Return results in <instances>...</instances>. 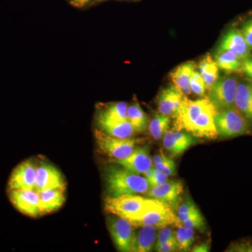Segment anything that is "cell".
<instances>
[{"label":"cell","instance_id":"cell-1","mask_svg":"<svg viewBox=\"0 0 252 252\" xmlns=\"http://www.w3.org/2000/svg\"><path fill=\"white\" fill-rule=\"evenodd\" d=\"M104 179L107 193L110 197L145 194L150 188L146 177L116 165H109L106 167Z\"/></svg>","mask_w":252,"mask_h":252},{"label":"cell","instance_id":"cell-2","mask_svg":"<svg viewBox=\"0 0 252 252\" xmlns=\"http://www.w3.org/2000/svg\"><path fill=\"white\" fill-rule=\"evenodd\" d=\"M130 222L136 227L153 225L161 228L170 225H179L178 219L171 207L154 198H149L144 211Z\"/></svg>","mask_w":252,"mask_h":252},{"label":"cell","instance_id":"cell-3","mask_svg":"<svg viewBox=\"0 0 252 252\" xmlns=\"http://www.w3.org/2000/svg\"><path fill=\"white\" fill-rule=\"evenodd\" d=\"M149 198L137 195H122L108 196L104 202L106 212L126 220H134L144 211Z\"/></svg>","mask_w":252,"mask_h":252},{"label":"cell","instance_id":"cell-4","mask_svg":"<svg viewBox=\"0 0 252 252\" xmlns=\"http://www.w3.org/2000/svg\"><path fill=\"white\" fill-rule=\"evenodd\" d=\"M96 144L100 153L113 160H122L128 157L135 149L138 141L134 138H119L101 130L94 132Z\"/></svg>","mask_w":252,"mask_h":252},{"label":"cell","instance_id":"cell-5","mask_svg":"<svg viewBox=\"0 0 252 252\" xmlns=\"http://www.w3.org/2000/svg\"><path fill=\"white\" fill-rule=\"evenodd\" d=\"M215 122L217 132L222 137H236L249 132V126L245 116L235 106L218 111Z\"/></svg>","mask_w":252,"mask_h":252},{"label":"cell","instance_id":"cell-6","mask_svg":"<svg viewBox=\"0 0 252 252\" xmlns=\"http://www.w3.org/2000/svg\"><path fill=\"white\" fill-rule=\"evenodd\" d=\"M109 233L119 251L131 252L135 235V225L123 217H109L107 220Z\"/></svg>","mask_w":252,"mask_h":252},{"label":"cell","instance_id":"cell-7","mask_svg":"<svg viewBox=\"0 0 252 252\" xmlns=\"http://www.w3.org/2000/svg\"><path fill=\"white\" fill-rule=\"evenodd\" d=\"M238 85V80L233 77L223 78L214 84L209 99L217 111L234 107Z\"/></svg>","mask_w":252,"mask_h":252},{"label":"cell","instance_id":"cell-8","mask_svg":"<svg viewBox=\"0 0 252 252\" xmlns=\"http://www.w3.org/2000/svg\"><path fill=\"white\" fill-rule=\"evenodd\" d=\"M66 189V182L62 173L54 165L41 160L36 167L34 190L40 193L49 189Z\"/></svg>","mask_w":252,"mask_h":252},{"label":"cell","instance_id":"cell-9","mask_svg":"<svg viewBox=\"0 0 252 252\" xmlns=\"http://www.w3.org/2000/svg\"><path fill=\"white\" fill-rule=\"evenodd\" d=\"M9 200L20 212L31 217L41 216L39 193L34 189H21L9 191Z\"/></svg>","mask_w":252,"mask_h":252},{"label":"cell","instance_id":"cell-10","mask_svg":"<svg viewBox=\"0 0 252 252\" xmlns=\"http://www.w3.org/2000/svg\"><path fill=\"white\" fill-rule=\"evenodd\" d=\"M37 163L28 159L15 167L8 182V190L34 189L35 186Z\"/></svg>","mask_w":252,"mask_h":252},{"label":"cell","instance_id":"cell-11","mask_svg":"<svg viewBox=\"0 0 252 252\" xmlns=\"http://www.w3.org/2000/svg\"><path fill=\"white\" fill-rule=\"evenodd\" d=\"M217 112L213 104L209 105L192 123L187 132L200 138H216L219 135L215 122Z\"/></svg>","mask_w":252,"mask_h":252},{"label":"cell","instance_id":"cell-12","mask_svg":"<svg viewBox=\"0 0 252 252\" xmlns=\"http://www.w3.org/2000/svg\"><path fill=\"white\" fill-rule=\"evenodd\" d=\"M184 187L180 181H167L162 185L150 187L147 194L151 198L157 199L169 205L172 210L178 207Z\"/></svg>","mask_w":252,"mask_h":252},{"label":"cell","instance_id":"cell-13","mask_svg":"<svg viewBox=\"0 0 252 252\" xmlns=\"http://www.w3.org/2000/svg\"><path fill=\"white\" fill-rule=\"evenodd\" d=\"M97 124L99 130L119 138H130L136 132L129 121L113 119L100 110L97 115Z\"/></svg>","mask_w":252,"mask_h":252},{"label":"cell","instance_id":"cell-14","mask_svg":"<svg viewBox=\"0 0 252 252\" xmlns=\"http://www.w3.org/2000/svg\"><path fill=\"white\" fill-rule=\"evenodd\" d=\"M116 163L136 174H144L153 167V159L151 157L147 146L135 149L126 158L114 160Z\"/></svg>","mask_w":252,"mask_h":252},{"label":"cell","instance_id":"cell-15","mask_svg":"<svg viewBox=\"0 0 252 252\" xmlns=\"http://www.w3.org/2000/svg\"><path fill=\"white\" fill-rule=\"evenodd\" d=\"M176 86H169L160 91L158 98L159 112L167 117H175L180 108L185 94Z\"/></svg>","mask_w":252,"mask_h":252},{"label":"cell","instance_id":"cell-16","mask_svg":"<svg viewBox=\"0 0 252 252\" xmlns=\"http://www.w3.org/2000/svg\"><path fill=\"white\" fill-rule=\"evenodd\" d=\"M195 143L193 136L180 130H167L163 136V146L172 157H179Z\"/></svg>","mask_w":252,"mask_h":252},{"label":"cell","instance_id":"cell-17","mask_svg":"<svg viewBox=\"0 0 252 252\" xmlns=\"http://www.w3.org/2000/svg\"><path fill=\"white\" fill-rule=\"evenodd\" d=\"M218 49L232 51L240 59L245 61L250 56L251 49L247 44L241 32L237 29H231L223 36Z\"/></svg>","mask_w":252,"mask_h":252},{"label":"cell","instance_id":"cell-18","mask_svg":"<svg viewBox=\"0 0 252 252\" xmlns=\"http://www.w3.org/2000/svg\"><path fill=\"white\" fill-rule=\"evenodd\" d=\"M135 231L132 244V252H148L154 250L157 242V228L153 225H143Z\"/></svg>","mask_w":252,"mask_h":252},{"label":"cell","instance_id":"cell-19","mask_svg":"<svg viewBox=\"0 0 252 252\" xmlns=\"http://www.w3.org/2000/svg\"><path fill=\"white\" fill-rule=\"evenodd\" d=\"M65 190L49 189L39 193L41 216L59 210L65 202Z\"/></svg>","mask_w":252,"mask_h":252},{"label":"cell","instance_id":"cell-20","mask_svg":"<svg viewBox=\"0 0 252 252\" xmlns=\"http://www.w3.org/2000/svg\"><path fill=\"white\" fill-rule=\"evenodd\" d=\"M194 70L195 64L193 62H189L181 64L170 74V77L175 85L185 94L191 93L190 80Z\"/></svg>","mask_w":252,"mask_h":252},{"label":"cell","instance_id":"cell-21","mask_svg":"<svg viewBox=\"0 0 252 252\" xmlns=\"http://www.w3.org/2000/svg\"><path fill=\"white\" fill-rule=\"evenodd\" d=\"M235 107L245 117L252 119V91L251 85L238 84L235 97Z\"/></svg>","mask_w":252,"mask_h":252},{"label":"cell","instance_id":"cell-22","mask_svg":"<svg viewBox=\"0 0 252 252\" xmlns=\"http://www.w3.org/2000/svg\"><path fill=\"white\" fill-rule=\"evenodd\" d=\"M242 60L232 51L228 50L217 49L215 62L217 66L225 72L231 73L238 72L243 69Z\"/></svg>","mask_w":252,"mask_h":252},{"label":"cell","instance_id":"cell-23","mask_svg":"<svg viewBox=\"0 0 252 252\" xmlns=\"http://www.w3.org/2000/svg\"><path fill=\"white\" fill-rule=\"evenodd\" d=\"M199 73L205 82V88L211 89L214 84L218 80L219 67L217 63L207 55L200 62L198 66Z\"/></svg>","mask_w":252,"mask_h":252},{"label":"cell","instance_id":"cell-24","mask_svg":"<svg viewBox=\"0 0 252 252\" xmlns=\"http://www.w3.org/2000/svg\"><path fill=\"white\" fill-rule=\"evenodd\" d=\"M127 120L136 132H144L148 127V118L137 102H133L127 107Z\"/></svg>","mask_w":252,"mask_h":252},{"label":"cell","instance_id":"cell-25","mask_svg":"<svg viewBox=\"0 0 252 252\" xmlns=\"http://www.w3.org/2000/svg\"><path fill=\"white\" fill-rule=\"evenodd\" d=\"M170 118L164 114H158L149 124V132L156 140H159L165 135L170 125Z\"/></svg>","mask_w":252,"mask_h":252},{"label":"cell","instance_id":"cell-26","mask_svg":"<svg viewBox=\"0 0 252 252\" xmlns=\"http://www.w3.org/2000/svg\"><path fill=\"white\" fill-rule=\"evenodd\" d=\"M175 231L176 239L180 251L189 252L195 241L193 230L189 229L182 225H179Z\"/></svg>","mask_w":252,"mask_h":252},{"label":"cell","instance_id":"cell-27","mask_svg":"<svg viewBox=\"0 0 252 252\" xmlns=\"http://www.w3.org/2000/svg\"><path fill=\"white\" fill-rule=\"evenodd\" d=\"M127 104L125 102H114L106 104L101 112L106 115L121 121L127 120Z\"/></svg>","mask_w":252,"mask_h":252},{"label":"cell","instance_id":"cell-28","mask_svg":"<svg viewBox=\"0 0 252 252\" xmlns=\"http://www.w3.org/2000/svg\"><path fill=\"white\" fill-rule=\"evenodd\" d=\"M177 217L179 220V225L177 226H179L182 222L188 220L189 217L199 211L198 207L191 199L186 200L183 203L181 204L180 206L177 207Z\"/></svg>","mask_w":252,"mask_h":252},{"label":"cell","instance_id":"cell-29","mask_svg":"<svg viewBox=\"0 0 252 252\" xmlns=\"http://www.w3.org/2000/svg\"><path fill=\"white\" fill-rule=\"evenodd\" d=\"M180 225L191 230H203L205 228V220L200 210L194 214L188 220L182 222Z\"/></svg>","mask_w":252,"mask_h":252},{"label":"cell","instance_id":"cell-30","mask_svg":"<svg viewBox=\"0 0 252 252\" xmlns=\"http://www.w3.org/2000/svg\"><path fill=\"white\" fill-rule=\"evenodd\" d=\"M190 86L191 91L199 96L203 95L205 91V84L200 73L194 70L192 73L190 80Z\"/></svg>","mask_w":252,"mask_h":252},{"label":"cell","instance_id":"cell-31","mask_svg":"<svg viewBox=\"0 0 252 252\" xmlns=\"http://www.w3.org/2000/svg\"><path fill=\"white\" fill-rule=\"evenodd\" d=\"M154 167L168 177L175 175L177 173L175 162L170 158L160 163L154 164Z\"/></svg>","mask_w":252,"mask_h":252},{"label":"cell","instance_id":"cell-32","mask_svg":"<svg viewBox=\"0 0 252 252\" xmlns=\"http://www.w3.org/2000/svg\"><path fill=\"white\" fill-rule=\"evenodd\" d=\"M175 239H176L175 232L167 226L163 227L159 231L154 248L159 246V245H162V244L167 243V242L170 241V240H175Z\"/></svg>","mask_w":252,"mask_h":252},{"label":"cell","instance_id":"cell-33","mask_svg":"<svg viewBox=\"0 0 252 252\" xmlns=\"http://www.w3.org/2000/svg\"><path fill=\"white\" fill-rule=\"evenodd\" d=\"M147 180H148L150 187H154V186L162 185L166 182L168 180V176L154 167V175Z\"/></svg>","mask_w":252,"mask_h":252},{"label":"cell","instance_id":"cell-34","mask_svg":"<svg viewBox=\"0 0 252 252\" xmlns=\"http://www.w3.org/2000/svg\"><path fill=\"white\" fill-rule=\"evenodd\" d=\"M154 250L159 252H171L178 251L180 249H179L177 239H175V240H170L167 243L156 247L154 248Z\"/></svg>","mask_w":252,"mask_h":252},{"label":"cell","instance_id":"cell-35","mask_svg":"<svg viewBox=\"0 0 252 252\" xmlns=\"http://www.w3.org/2000/svg\"><path fill=\"white\" fill-rule=\"evenodd\" d=\"M241 32L247 44L250 46V49H252V19L244 25Z\"/></svg>","mask_w":252,"mask_h":252},{"label":"cell","instance_id":"cell-36","mask_svg":"<svg viewBox=\"0 0 252 252\" xmlns=\"http://www.w3.org/2000/svg\"><path fill=\"white\" fill-rule=\"evenodd\" d=\"M230 252H252V244L251 243H237L232 245Z\"/></svg>","mask_w":252,"mask_h":252},{"label":"cell","instance_id":"cell-37","mask_svg":"<svg viewBox=\"0 0 252 252\" xmlns=\"http://www.w3.org/2000/svg\"><path fill=\"white\" fill-rule=\"evenodd\" d=\"M243 69L244 72L246 73L247 75L252 79V60L248 59L244 61Z\"/></svg>","mask_w":252,"mask_h":252},{"label":"cell","instance_id":"cell-38","mask_svg":"<svg viewBox=\"0 0 252 252\" xmlns=\"http://www.w3.org/2000/svg\"><path fill=\"white\" fill-rule=\"evenodd\" d=\"M210 242H205L198 246L195 247L192 250V252H207L210 251Z\"/></svg>","mask_w":252,"mask_h":252},{"label":"cell","instance_id":"cell-39","mask_svg":"<svg viewBox=\"0 0 252 252\" xmlns=\"http://www.w3.org/2000/svg\"><path fill=\"white\" fill-rule=\"evenodd\" d=\"M169 157H167L166 155L163 154V152L160 151L158 154H156L153 158V162L154 164L160 163L166 160Z\"/></svg>","mask_w":252,"mask_h":252},{"label":"cell","instance_id":"cell-40","mask_svg":"<svg viewBox=\"0 0 252 252\" xmlns=\"http://www.w3.org/2000/svg\"><path fill=\"white\" fill-rule=\"evenodd\" d=\"M91 0H70L71 4L77 8H82L85 6Z\"/></svg>","mask_w":252,"mask_h":252},{"label":"cell","instance_id":"cell-41","mask_svg":"<svg viewBox=\"0 0 252 252\" xmlns=\"http://www.w3.org/2000/svg\"><path fill=\"white\" fill-rule=\"evenodd\" d=\"M251 86H252V85H251Z\"/></svg>","mask_w":252,"mask_h":252}]
</instances>
